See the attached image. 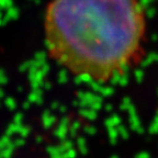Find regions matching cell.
I'll return each mask as SVG.
<instances>
[{
  "mask_svg": "<svg viewBox=\"0 0 158 158\" xmlns=\"http://www.w3.org/2000/svg\"><path fill=\"white\" fill-rule=\"evenodd\" d=\"M145 33L139 0H52L45 11L49 57L75 76L98 82L141 60Z\"/></svg>",
  "mask_w": 158,
  "mask_h": 158,
  "instance_id": "obj_1",
  "label": "cell"
}]
</instances>
